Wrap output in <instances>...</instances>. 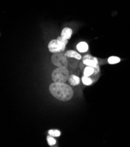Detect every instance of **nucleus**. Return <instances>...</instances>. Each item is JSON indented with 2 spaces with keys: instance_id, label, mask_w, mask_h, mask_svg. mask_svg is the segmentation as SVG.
Instances as JSON below:
<instances>
[{
  "instance_id": "1",
  "label": "nucleus",
  "mask_w": 130,
  "mask_h": 147,
  "mask_svg": "<svg viewBox=\"0 0 130 147\" xmlns=\"http://www.w3.org/2000/svg\"><path fill=\"white\" fill-rule=\"evenodd\" d=\"M51 95L57 100L62 101L70 100L74 96L71 87L65 83H53L49 86Z\"/></svg>"
},
{
  "instance_id": "2",
  "label": "nucleus",
  "mask_w": 130,
  "mask_h": 147,
  "mask_svg": "<svg viewBox=\"0 0 130 147\" xmlns=\"http://www.w3.org/2000/svg\"><path fill=\"white\" fill-rule=\"evenodd\" d=\"M69 77L67 67H58L51 73V79L55 83H65Z\"/></svg>"
},
{
  "instance_id": "3",
  "label": "nucleus",
  "mask_w": 130,
  "mask_h": 147,
  "mask_svg": "<svg viewBox=\"0 0 130 147\" xmlns=\"http://www.w3.org/2000/svg\"><path fill=\"white\" fill-rule=\"evenodd\" d=\"M51 61L53 64L57 67H67L68 66V57L62 52L53 53Z\"/></svg>"
},
{
  "instance_id": "4",
  "label": "nucleus",
  "mask_w": 130,
  "mask_h": 147,
  "mask_svg": "<svg viewBox=\"0 0 130 147\" xmlns=\"http://www.w3.org/2000/svg\"><path fill=\"white\" fill-rule=\"evenodd\" d=\"M49 51L53 53L64 52L65 49V47L64 46L61 42L57 39H52L50 41L48 45Z\"/></svg>"
},
{
  "instance_id": "5",
  "label": "nucleus",
  "mask_w": 130,
  "mask_h": 147,
  "mask_svg": "<svg viewBox=\"0 0 130 147\" xmlns=\"http://www.w3.org/2000/svg\"><path fill=\"white\" fill-rule=\"evenodd\" d=\"M82 62L86 66H91L94 68L99 65L97 59L95 57H93L91 59H88L83 60L82 61Z\"/></svg>"
},
{
  "instance_id": "6",
  "label": "nucleus",
  "mask_w": 130,
  "mask_h": 147,
  "mask_svg": "<svg viewBox=\"0 0 130 147\" xmlns=\"http://www.w3.org/2000/svg\"><path fill=\"white\" fill-rule=\"evenodd\" d=\"M65 55L68 58H74L78 60H81L82 59V56L76 51L73 50H69L65 52Z\"/></svg>"
},
{
  "instance_id": "7",
  "label": "nucleus",
  "mask_w": 130,
  "mask_h": 147,
  "mask_svg": "<svg viewBox=\"0 0 130 147\" xmlns=\"http://www.w3.org/2000/svg\"><path fill=\"white\" fill-rule=\"evenodd\" d=\"M77 49L80 53L86 52L89 49L88 44L85 42H81L77 45Z\"/></svg>"
},
{
  "instance_id": "8",
  "label": "nucleus",
  "mask_w": 130,
  "mask_h": 147,
  "mask_svg": "<svg viewBox=\"0 0 130 147\" xmlns=\"http://www.w3.org/2000/svg\"><path fill=\"white\" fill-rule=\"evenodd\" d=\"M72 35H73V30L70 28H64L61 32V36L68 40L71 39Z\"/></svg>"
},
{
  "instance_id": "9",
  "label": "nucleus",
  "mask_w": 130,
  "mask_h": 147,
  "mask_svg": "<svg viewBox=\"0 0 130 147\" xmlns=\"http://www.w3.org/2000/svg\"><path fill=\"white\" fill-rule=\"evenodd\" d=\"M68 82L70 85L75 86L78 85L80 83V79L77 76H75L74 75H72L69 76Z\"/></svg>"
},
{
  "instance_id": "10",
  "label": "nucleus",
  "mask_w": 130,
  "mask_h": 147,
  "mask_svg": "<svg viewBox=\"0 0 130 147\" xmlns=\"http://www.w3.org/2000/svg\"><path fill=\"white\" fill-rule=\"evenodd\" d=\"M95 73V68L91 66H86L83 70V76L89 77L93 75Z\"/></svg>"
},
{
  "instance_id": "11",
  "label": "nucleus",
  "mask_w": 130,
  "mask_h": 147,
  "mask_svg": "<svg viewBox=\"0 0 130 147\" xmlns=\"http://www.w3.org/2000/svg\"><path fill=\"white\" fill-rule=\"evenodd\" d=\"M107 62L110 65L117 64V63H120L121 62V59L119 57H118V56H110L108 58Z\"/></svg>"
},
{
  "instance_id": "12",
  "label": "nucleus",
  "mask_w": 130,
  "mask_h": 147,
  "mask_svg": "<svg viewBox=\"0 0 130 147\" xmlns=\"http://www.w3.org/2000/svg\"><path fill=\"white\" fill-rule=\"evenodd\" d=\"M48 134L53 137H59L61 136V132L57 129H50L48 131Z\"/></svg>"
},
{
  "instance_id": "13",
  "label": "nucleus",
  "mask_w": 130,
  "mask_h": 147,
  "mask_svg": "<svg viewBox=\"0 0 130 147\" xmlns=\"http://www.w3.org/2000/svg\"><path fill=\"white\" fill-rule=\"evenodd\" d=\"M82 82L86 86H90L93 83V81H92V79H91L89 77L85 76H82Z\"/></svg>"
},
{
  "instance_id": "14",
  "label": "nucleus",
  "mask_w": 130,
  "mask_h": 147,
  "mask_svg": "<svg viewBox=\"0 0 130 147\" xmlns=\"http://www.w3.org/2000/svg\"><path fill=\"white\" fill-rule=\"evenodd\" d=\"M47 141L50 146H53L56 144V140L53 138V137L50 135L47 137Z\"/></svg>"
},
{
  "instance_id": "15",
  "label": "nucleus",
  "mask_w": 130,
  "mask_h": 147,
  "mask_svg": "<svg viewBox=\"0 0 130 147\" xmlns=\"http://www.w3.org/2000/svg\"><path fill=\"white\" fill-rule=\"evenodd\" d=\"M57 39L58 40H59L60 42H61L64 45V46L66 48V45H67V43H68V39L63 38L61 36H59Z\"/></svg>"
},
{
  "instance_id": "16",
  "label": "nucleus",
  "mask_w": 130,
  "mask_h": 147,
  "mask_svg": "<svg viewBox=\"0 0 130 147\" xmlns=\"http://www.w3.org/2000/svg\"><path fill=\"white\" fill-rule=\"evenodd\" d=\"M84 65H85L83 63V62H81V63H80V65H79V66H80L81 69H83V66H84Z\"/></svg>"
}]
</instances>
